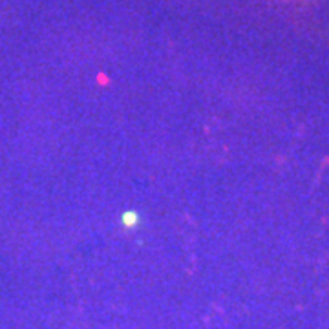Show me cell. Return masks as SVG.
<instances>
[{
	"label": "cell",
	"instance_id": "obj_1",
	"mask_svg": "<svg viewBox=\"0 0 329 329\" xmlns=\"http://www.w3.org/2000/svg\"><path fill=\"white\" fill-rule=\"evenodd\" d=\"M121 223L125 229H136L141 223V216L137 214L136 210H126L125 214L121 216Z\"/></svg>",
	"mask_w": 329,
	"mask_h": 329
}]
</instances>
